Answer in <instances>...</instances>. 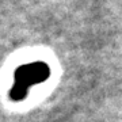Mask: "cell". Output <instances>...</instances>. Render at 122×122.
Instances as JSON below:
<instances>
[{
  "mask_svg": "<svg viewBox=\"0 0 122 122\" xmlns=\"http://www.w3.org/2000/svg\"><path fill=\"white\" fill-rule=\"evenodd\" d=\"M50 77V68L44 61H34L18 66L14 75V86L10 98L15 102L23 100L33 86L44 83Z\"/></svg>",
  "mask_w": 122,
  "mask_h": 122,
  "instance_id": "cell-1",
  "label": "cell"
}]
</instances>
